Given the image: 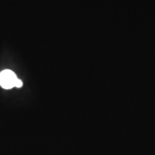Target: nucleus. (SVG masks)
I'll return each mask as SVG.
<instances>
[{
	"mask_svg": "<svg viewBox=\"0 0 155 155\" xmlns=\"http://www.w3.org/2000/svg\"><path fill=\"white\" fill-rule=\"evenodd\" d=\"M17 80V75L10 70H5L0 73V86L3 88L8 90L14 88Z\"/></svg>",
	"mask_w": 155,
	"mask_h": 155,
	"instance_id": "nucleus-1",
	"label": "nucleus"
},
{
	"mask_svg": "<svg viewBox=\"0 0 155 155\" xmlns=\"http://www.w3.org/2000/svg\"><path fill=\"white\" fill-rule=\"evenodd\" d=\"M22 86H23L22 81L17 78V80L16 81V83H15V87H17V88H21Z\"/></svg>",
	"mask_w": 155,
	"mask_h": 155,
	"instance_id": "nucleus-2",
	"label": "nucleus"
}]
</instances>
